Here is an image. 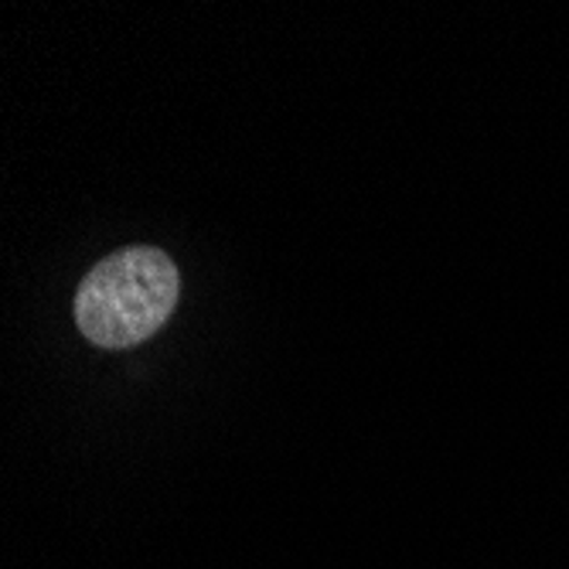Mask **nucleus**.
I'll return each mask as SVG.
<instances>
[{
  "mask_svg": "<svg viewBox=\"0 0 569 569\" xmlns=\"http://www.w3.org/2000/svg\"><path fill=\"white\" fill-rule=\"evenodd\" d=\"M181 273L164 249L130 246L102 256L76 293V325L99 348H133L174 315Z\"/></svg>",
  "mask_w": 569,
  "mask_h": 569,
  "instance_id": "f257e3e1",
  "label": "nucleus"
}]
</instances>
